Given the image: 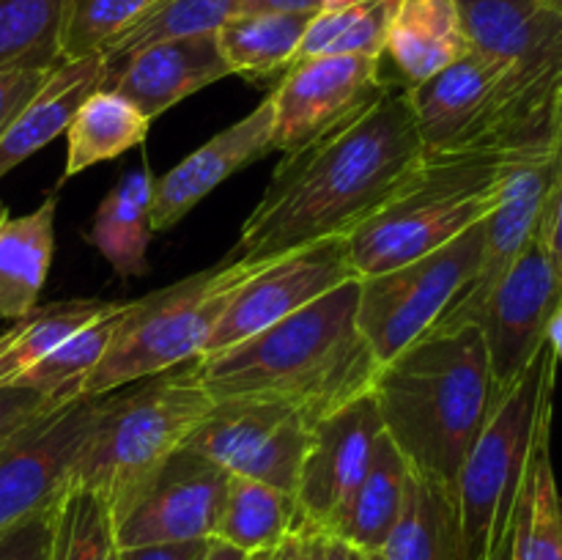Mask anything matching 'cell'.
I'll return each mask as SVG.
<instances>
[{"label":"cell","mask_w":562,"mask_h":560,"mask_svg":"<svg viewBox=\"0 0 562 560\" xmlns=\"http://www.w3.org/2000/svg\"><path fill=\"white\" fill-rule=\"evenodd\" d=\"M562 170V88L558 97V110H554V132H552V176Z\"/></svg>","instance_id":"46"},{"label":"cell","mask_w":562,"mask_h":560,"mask_svg":"<svg viewBox=\"0 0 562 560\" xmlns=\"http://www.w3.org/2000/svg\"><path fill=\"white\" fill-rule=\"evenodd\" d=\"M154 121L121 93L99 88L66 126V179L140 146Z\"/></svg>","instance_id":"26"},{"label":"cell","mask_w":562,"mask_h":560,"mask_svg":"<svg viewBox=\"0 0 562 560\" xmlns=\"http://www.w3.org/2000/svg\"><path fill=\"white\" fill-rule=\"evenodd\" d=\"M371 393L406 464L456 486L494 406L481 327L431 329L379 368Z\"/></svg>","instance_id":"3"},{"label":"cell","mask_w":562,"mask_h":560,"mask_svg":"<svg viewBox=\"0 0 562 560\" xmlns=\"http://www.w3.org/2000/svg\"><path fill=\"white\" fill-rule=\"evenodd\" d=\"M102 395L53 406L0 448V533L69 492L71 467L97 423Z\"/></svg>","instance_id":"11"},{"label":"cell","mask_w":562,"mask_h":560,"mask_svg":"<svg viewBox=\"0 0 562 560\" xmlns=\"http://www.w3.org/2000/svg\"><path fill=\"white\" fill-rule=\"evenodd\" d=\"M66 404V401H55L49 395L38 393V390L20 388V384H9L0 388V448L14 437L16 432L42 417L53 406Z\"/></svg>","instance_id":"38"},{"label":"cell","mask_w":562,"mask_h":560,"mask_svg":"<svg viewBox=\"0 0 562 560\" xmlns=\"http://www.w3.org/2000/svg\"><path fill=\"white\" fill-rule=\"evenodd\" d=\"M154 3L157 0H66L60 55L64 60H75L102 53Z\"/></svg>","instance_id":"35"},{"label":"cell","mask_w":562,"mask_h":560,"mask_svg":"<svg viewBox=\"0 0 562 560\" xmlns=\"http://www.w3.org/2000/svg\"><path fill=\"white\" fill-rule=\"evenodd\" d=\"M560 300L562 280L536 234L505 278L494 285L475 318L492 368L494 404L543 349L549 318Z\"/></svg>","instance_id":"12"},{"label":"cell","mask_w":562,"mask_h":560,"mask_svg":"<svg viewBox=\"0 0 562 560\" xmlns=\"http://www.w3.org/2000/svg\"><path fill=\"white\" fill-rule=\"evenodd\" d=\"M368 560H379V558H376V555H371V558H368Z\"/></svg>","instance_id":"51"},{"label":"cell","mask_w":562,"mask_h":560,"mask_svg":"<svg viewBox=\"0 0 562 560\" xmlns=\"http://www.w3.org/2000/svg\"><path fill=\"white\" fill-rule=\"evenodd\" d=\"M456 0H398L384 58L404 88L428 80L467 53Z\"/></svg>","instance_id":"22"},{"label":"cell","mask_w":562,"mask_h":560,"mask_svg":"<svg viewBox=\"0 0 562 560\" xmlns=\"http://www.w3.org/2000/svg\"><path fill=\"white\" fill-rule=\"evenodd\" d=\"M324 536L316 530H300L285 538L280 547L267 552H252L250 560H322Z\"/></svg>","instance_id":"41"},{"label":"cell","mask_w":562,"mask_h":560,"mask_svg":"<svg viewBox=\"0 0 562 560\" xmlns=\"http://www.w3.org/2000/svg\"><path fill=\"white\" fill-rule=\"evenodd\" d=\"M552 423L538 437L510 527V560H562V492L552 464Z\"/></svg>","instance_id":"28"},{"label":"cell","mask_w":562,"mask_h":560,"mask_svg":"<svg viewBox=\"0 0 562 560\" xmlns=\"http://www.w3.org/2000/svg\"><path fill=\"white\" fill-rule=\"evenodd\" d=\"M64 500H55L47 508L36 511L27 519L5 527L0 533V560H55L58 558L60 519Z\"/></svg>","instance_id":"37"},{"label":"cell","mask_w":562,"mask_h":560,"mask_svg":"<svg viewBox=\"0 0 562 560\" xmlns=\"http://www.w3.org/2000/svg\"><path fill=\"white\" fill-rule=\"evenodd\" d=\"M58 192L42 206L0 223V322H16L38 307L55 250Z\"/></svg>","instance_id":"23"},{"label":"cell","mask_w":562,"mask_h":560,"mask_svg":"<svg viewBox=\"0 0 562 560\" xmlns=\"http://www.w3.org/2000/svg\"><path fill=\"white\" fill-rule=\"evenodd\" d=\"M351 0H245L239 14H322Z\"/></svg>","instance_id":"42"},{"label":"cell","mask_w":562,"mask_h":560,"mask_svg":"<svg viewBox=\"0 0 562 560\" xmlns=\"http://www.w3.org/2000/svg\"><path fill=\"white\" fill-rule=\"evenodd\" d=\"M5 217H9V209H5V203L3 201H0V223H3V220Z\"/></svg>","instance_id":"50"},{"label":"cell","mask_w":562,"mask_h":560,"mask_svg":"<svg viewBox=\"0 0 562 560\" xmlns=\"http://www.w3.org/2000/svg\"><path fill=\"white\" fill-rule=\"evenodd\" d=\"M206 541L181 544H146V547H124L121 560H201L206 552Z\"/></svg>","instance_id":"43"},{"label":"cell","mask_w":562,"mask_h":560,"mask_svg":"<svg viewBox=\"0 0 562 560\" xmlns=\"http://www.w3.org/2000/svg\"><path fill=\"white\" fill-rule=\"evenodd\" d=\"M351 278L357 275L351 269L346 236L313 242L300 250L272 258L231 296L201 357L252 338Z\"/></svg>","instance_id":"14"},{"label":"cell","mask_w":562,"mask_h":560,"mask_svg":"<svg viewBox=\"0 0 562 560\" xmlns=\"http://www.w3.org/2000/svg\"><path fill=\"white\" fill-rule=\"evenodd\" d=\"M549 184H552V159L549 157L516 165L505 176L497 206L492 209V214L486 217V228H483V250L477 269L434 329L475 324L477 313H481L483 302L488 300L494 285L514 267L521 250L536 239Z\"/></svg>","instance_id":"17"},{"label":"cell","mask_w":562,"mask_h":560,"mask_svg":"<svg viewBox=\"0 0 562 560\" xmlns=\"http://www.w3.org/2000/svg\"><path fill=\"white\" fill-rule=\"evenodd\" d=\"M395 9L398 0H351L338 9L322 11L307 25L296 60L316 55L384 58Z\"/></svg>","instance_id":"31"},{"label":"cell","mask_w":562,"mask_h":560,"mask_svg":"<svg viewBox=\"0 0 562 560\" xmlns=\"http://www.w3.org/2000/svg\"><path fill=\"white\" fill-rule=\"evenodd\" d=\"M486 220L439 250L387 272L360 278L357 327L379 368L431 333L470 283L483 250Z\"/></svg>","instance_id":"8"},{"label":"cell","mask_w":562,"mask_h":560,"mask_svg":"<svg viewBox=\"0 0 562 560\" xmlns=\"http://www.w3.org/2000/svg\"><path fill=\"white\" fill-rule=\"evenodd\" d=\"M201 560H250V552L223 541V538H209L206 552H203Z\"/></svg>","instance_id":"45"},{"label":"cell","mask_w":562,"mask_h":560,"mask_svg":"<svg viewBox=\"0 0 562 560\" xmlns=\"http://www.w3.org/2000/svg\"><path fill=\"white\" fill-rule=\"evenodd\" d=\"M547 3H549V5H552V9H554V11H558V14L562 16V0H547Z\"/></svg>","instance_id":"49"},{"label":"cell","mask_w":562,"mask_h":560,"mask_svg":"<svg viewBox=\"0 0 562 560\" xmlns=\"http://www.w3.org/2000/svg\"><path fill=\"white\" fill-rule=\"evenodd\" d=\"M55 66H25V69H3L0 71V137L16 121V115L27 108L33 97L49 80Z\"/></svg>","instance_id":"39"},{"label":"cell","mask_w":562,"mask_h":560,"mask_svg":"<svg viewBox=\"0 0 562 560\" xmlns=\"http://www.w3.org/2000/svg\"><path fill=\"white\" fill-rule=\"evenodd\" d=\"M423 157L406 88L393 82L371 104L280 159L225 261H269L349 236L404 187Z\"/></svg>","instance_id":"1"},{"label":"cell","mask_w":562,"mask_h":560,"mask_svg":"<svg viewBox=\"0 0 562 560\" xmlns=\"http://www.w3.org/2000/svg\"><path fill=\"white\" fill-rule=\"evenodd\" d=\"M154 181L157 179L146 163L121 176L99 203L86 234V239L124 280L148 272V245L157 234L151 223Z\"/></svg>","instance_id":"24"},{"label":"cell","mask_w":562,"mask_h":560,"mask_svg":"<svg viewBox=\"0 0 562 560\" xmlns=\"http://www.w3.org/2000/svg\"><path fill=\"white\" fill-rule=\"evenodd\" d=\"M58 560H121L108 503L88 489H69L60 519Z\"/></svg>","instance_id":"36"},{"label":"cell","mask_w":562,"mask_h":560,"mask_svg":"<svg viewBox=\"0 0 562 560\" xmlns=\"http://www.w3.org/2000/svg\"><path fill=\"white\" fill-rule=\"evenodd\" d=\"M538 239L547 247L549 258H552L562 280V170L558 176H552V184H549L541 223H538Z\"/></svg>","instance_id":"40"},{"label":"cell","mask_w":562,"mask_h":560,"mask_svg":"<svg viewBox=\"0 0 562 560\" xmlns=\"http://www.w3.org/2000/svg\"><path fill=\"white\" fill-rule=\"evenodd\" d=\"M58 538H60V536H58ZM55 560H58V558H55Z\"/></svg>","instance_id":"52"},{"label":"cell","mask_w":562,"mask_h":560,"mask_svg":"<svg viewBox=\"0 0 562 560\" xmlns=\"http://www.w3.org/2000/svg\"><path fill=\"white\" fill-rule=\"evenodd\" d=\"M104 55L64 60L53 69L42 91L16 115L14 124L0 137V179L16 165L25 163L58 135H66L71 115L93 91L102 88Z\"/></svg>","instance_id":"20"},{"label":"cell","mask_w":562,"mask_h":560,"mask_svg":"<svg viewBox=\"0 0 562 560\" xmlns=\"http://www.w3.org/2000/svg\"><path fill=\"white\" fill-rule=\"evenodd\" d=\"M360 278L241 344L198 357L214 401H274L318 423L373 388L379 362L357 327Z\"/></svg>","instance_id":"2"},{"label":"cell","mask_w":562,"mask_h":560,"mask_svg":"<svg viewBox=\"0 0 562 560\" xmlns=\"http://www.w3.org/2000/svg\"><path fill=\"white\" fill-rule=\"evenodd\" d=\"M409 464L387 434H379L371 464L357 483L344 516L329 536L344 538L366 555H376L398 519Z\"/></svg>","instance_id":"25"},{"label":"cell","mask_w":562,"mask_h":560,"mask_svg":"<svg viewBox=\"0 0 562 560\" xmlns=\"http://www.w3.org/2000/svg\"><path fill=\"white\" fill-rule=\"evenodd\" d=\"M379 560H467L456 489L426 472H406L404 500Z\"/></svg>","instance_id":"21"},{"label":"cell","mask_w":562,"mask_h":560,"mask_svg":"<svg viewBox=\"0 0 562 560\" xmlns=\"http://www.w3.org/2000/svg\"><path fill=\"white\" fill-rule=\"evenodd\" d=\"M124 307L126 302H115L108 313H102L91 324L71 333L64 344L55 346L47 357H42L16 384L38 390V393L49 395L55 401L80 399L88 373L99 366L110 340H113Z\"/></svg>","instance_id":"32"},{"label":"cell","mask_w":562,"mask_h":560,"mask_svg":"<svg viewBox=\"0 0 562 560\" xmlns=\"http://www.w3.org/2000/svg\"><path fill=\"white\" fill-rule=\"evenodd\" d=\"M530 159L541 157L426 154L404 187L346 236L357 278L415 261L483 223L497 206L505 176Z\"/></svg>","instance_id":"5"},{"label":"cell","mask_w":562,"mask_h":560,"mask_svg":"<svg viewBox=\"0 0 562 560\" xmlns=\"http://www.w3.org/2000/svg\"><path fill=\"white\" fill-rule=\"evenodd\" d=\"M269 261L223 258L217 267L151 291L143 300L126 302L108 351L82 384V395H108L181 362L198 360L231 296Z\"/></svg>","instance_id":"7"},{"label":"cell","mask_w":562,"mask_h":560,"mask_svg":"<svg viewBox=\"0 0 562 560\" xmlns=\"http://www.w3.org/2000/svg\"><path fill=\"white\" fill-rule=\"evenodd\" d=\"M241 3L245 0H157L140 20L121 31L102 55L115 60L165 38L217 33L231 16L239 14Z\"/></svg>","instance_id":"34"},{"label":"cell","mask_w":562,"mask_h":560,"mask_svg":"<svg viewBox=\"0 0 562 560\" xmlns=\"http://www.w3.org/2000/svg\"><path fill=\"white\" fill-rule=\"evenodd\" d=\"M274 113L272 99H263L256 110L245 119L234 121L223 132L187 154L179 165L154 181V206L151 223L154 231H165L179 223L190 209H195L209 192L217 190L225 179L245 170L247 165L258 163L274 152L272 146Z\"/></svg>","instance_id":"19"},{"label":"cell","mask_w":562,"mask_h":560,"mask_svg":"<svg viewBox=\"0 0 562 560\" xmlns=\"http://www.w3.org/2000/svg\"><path fill=\"white\" fill-rule=\"evenodd\" d=\"M558 366L552 346L543 344L527 371L492 406L461 464L453 489L467 560L486 558L514 527L532 450L554 415Z\"/></svg>","instance_id":"6"},{"label":"cell","mask_w":562,"mask_h":560,"mask_svg":"<svg viewBox=\"0 0 562 560\" xmlns=\"http://www.w3.org/2000/svg\"><path fill=\"white\" fill-rule=\"evenodd\" d=\"M113 305L115 302L86 296V300L38 305L27 316L16 318L9 329L0 333V388L20 382L55 346L64 344L71 333L91 324Z\"/></svg>","instance_id":"30"},{"label":"cell","mask_w":562,"mask_h":560,"mask_svg":"<svg viewBox=\"0 0 562 560\" xmlns=\"http://www.w3.org/2000/svg\"><path fill=\"white\" fill-rule=\"evenodd\" d=\"M228 472L206 456L179 448L115 519L119 547L214 538L225 508Z\"/></svg>","instance_id":"15"},{"label":"cell","mask_w":562,"mask_h":560,"mask_svg":"<svg viewBox=\"0 0 562 560\" xmlns=\"http://www.w3.org/2000/svg\"><path fill=\"white\" fill-rule=\"evenodd\" d=\"M371 555L360 552L357 547L346 544L344 538H335V536H324L322 541V560H368Z\"/></svg>","instance_id":"44"},{"label":"cell","mask_w":562,"mask_h":560,"mask_svg":"<svg viewBox=\"0 0 562 560\" xmlns=\"http://www.w3.org/2000/svg\"><path fill=\"white\" fill-rule=\"evenodd\" d=\"M313 14H236L217 31L231 75H285L296 60Z\"/></svg>","instance_id":"29"},{"label":"cell","mask_w":562,"mask_h":560,"mask_svg":"<svg viewBox=\"0 0 562 560\" xmlns=\"http://www.w3.org/2000/svg\"><path fill=\"white\" fill-rule=\"evenodd\" d=\"M313 426L296 410L274 401H214L184 448L206 456L231 475L296 494Z\"/></svg>","instance_id":"9"},{"label":"cell","mask_w":562,"mask_h":560,"mask_svg":"<svg viewBox=\"0 0 562 560\" xmlns=\"http://www.w3.org/2000/svg\"><path fill=\"white\" fill-rule=\"evenodd\" d=\"M384 58L316 55L289 66L272 91L274 152H296L382 97L393 80L382 75Z\"/></svg>","instance_id":"13"},{"label":"cell","mask_w":562,"mask_h":560,"mask_svg":"<svg viewBox=\"0 0 562 560\" xmlns=\"http://www.w3.org/2000/svg\"><path fill=\"white\" fill-rule=\"evenodd\" d=\"M483 560H510V533Z\"/></svg>","instance_id":"48"},{"label":"cell","mask_w":562,"mask_h":560,"mask_svg":"<svg viewBox=\"0 0 562 560\" xmlns=\"http://www.w3.org/2000/svg\"><path fill=\"white\" fill-rule=\"evenodd\" d=\"M300 530L307 527L294 494L228 472L225 508L214 538H223L252 555L280 547L285 538Z\"/></svg>","instance_id":"27"},{"label":"cell","mask_w":562,"mask_h":560,"mask_svg":"<svg viewBox=\"0 0 562 560\" xmlns=\"http://www.w3.org/2000/svg\"><path fill=\"white\" fill-rule=\"evenodd\" d=\"M228 75L231 66L225 64L217 33H203L165 38L124 58L108 60L102 88L135 102L154 121L176 108L181 99L225 80Z\"/></svg>","instance_id":"18"},{"label":"cell","mask_w":562,"mask_h":560,"mask_svg":"<svg viewBox=\"0 0 562 560\" xmlns=\"http://www.w3.org/2000/svg\"><path fill=\"white\" fill-rule=\"evenodd\" d=\"M212 406L198 360L126 384L124 393L102 395L91 437L71 467L69 489L99 494L115 522L159 467L184 448Z\"/></svg>","instance_id":"4"},{"label":"cell","mask_w":562,"mask_h":560,"mask_svg":"<svg viewBox=\"0 0 562 560\" xmlns=\"http://www.w3.org/2000/svg\"><path fill=\"white\" fill-rule=\"evenodd\" d=\"M467 47L508 69L514 86L554 115L562 88V16L547 0H456Z\"/></svg>","instance_id":"10"},{"label":"cell","mask_w":562,"mask_h":560,"mask_svg":"<svg viewBox=\"0 0 562 560\" xmlns=\"http://www.w3.org/2000/svg\"><path fill=\"white\" fill-rule=\"evenodd\" d=\"M66 0H0V71L58 66Z\"/></svg>","instance_id":"33"},{"label":"cell","mask_w":562,"mask_h":560,"mask_svg":"<svg viewBox=\"0 0 562 560\" xmlns=\"http://www.w3.org/2000/svg\"><path fill=\"white\" fill-rule=\"evenodd\" d=\"M547 344L552 346V351H554V357H558V362H562V300L558 302V307H554L552 318H549Z\"/></svg>","instance_id":"47"},{"label":"cell","mask_w":562,"mask_h":560,"mask_svg":"<svg viewBox=\"0 0 562 560\" xmlns=\"http://www.w3.org/2000/svg\"><path fill=\"white\" fill-rule=\"evenodd\" d=\"M382 432V415L371 390L313 423L311 450L294 494L307 530L322 536L335 530L371 464Z\"/></svg>","instance_id":"16"}]
</instances>
